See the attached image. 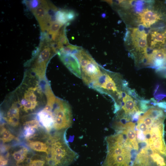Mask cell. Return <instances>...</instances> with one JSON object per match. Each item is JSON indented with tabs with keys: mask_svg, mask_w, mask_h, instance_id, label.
I'll return each instance as SVG.
<instances>
[{
	"mask_svg": "<svg viewBox=\"0 0 166 166\" xmlns=\"http://www.w3.org/2000/svg\"><path fill=\"white\" fill-rule=\"evenodd\" d=\"M29 146L34 151L48 153L49 147L45 143L40 141H32L29 143Z\"/></svg>",
	"mask_w": 166,
	"mask_h": 166,
	"instance_id": "obj_19",
	"label": "cell"
},
{
	"mask_svg": "<svg viewBox=\"0 0 166 166\" xmlns=\"http://www.w3.org/2000/svg\"><path fill=\"white\" fill-rule=\"evenodd\" d=\"M8 163V161L5 159L2 155H0V166H4L6 165Z\"/></svg>",
	"mask_w": 166,
	"mask_h": 166,
	"instance_id": "obj_27",
	"label": "cell"
},
{
	"mask_svg": "<svg viewBox=\"0 0 166 166\" xmlns=\"http://www.w3.org/2000/svg\"><path fill=\"white\" fill-rule=\"evenodd\" d=\"M132 45L136 50L144 53L146 57L147 48V34L144 30L138 28H132L131 33Z\"/></svg>",
	"mask_w": 166,
	"mask_h": 166,
	"instance_id": "obj_7",
	"label": "cell"
},
{
	"mask_svg": "<svg viewBox=\"0 0 166 166\" xmlns=\"http://www.w3.org/2000/svg\"><path fill=\"white\" fill-rule=\"evenodd\" d=\"M38 120L36 119L28 121L25 122L24 124V128L31 127L37 129L40 126Z\"/></svg>",
	"mask_w": 166,
	"mask_h": 166,
	"instance_id": "obj_25",
	"label": "cell"
},
{
	"mask_svg": "<svg viewBox=\"0 0 166 166\" xmlns=\"http://www.w3.org/2000/svg\"><path fill=\"white\" fill-rule=\"evenodd\" d=\"M20 105L18 101L12 104L4 118L5 120L10 125L13 127L17 126L19 124Z\"/></svg>",
	"mask_w": 166,
	"mask_h": 166,
	"instance_id": "obj_11",
	"label": "cell"
},
{
	"mask_svg": "<svg viewBox=\"0 0 166 166\" xmlns=\"http://www.w3.org/2000/svg\"><path fill=\"white\" fill-rule=\"evenodd\" d=\"M81 48V47L69 44L65 46L57 54H72L75 55Z\"/></svg>",
	"mask_w": 166,
	"mask_h": 166,
	"instance_id": "obj_21",
	"label": "cell"
},
{
	"mask_svg": "<svg viewBox=\"0 0 166 166\" xmlns=\"http://www.w3.org/2000/svg\"><path fill=\"white\" fill-rule=\"evenodd\" d=\"M147 63H152L159 69L166 68V49H157L153 50L151 54L148 56Z\"/></svg>",
	"mask_w": 166,
	"mask_h": 166,
	"instance_id": "obj_9",
	"label": "cell"
},
{
	"mask_svg": "<svg viewBox=\"0 0 166 166\" xmlns=\"http://www.w3.org/2000/svg\"><path fill=\"white\" fill-rule=\"evenodd\" d=\"M140 23L144 27L148 28L161 19L159 14L151 10L146 9L138 14Z\"/></svg>",
	"mask_w": 166,
	"mask_h": 166,
	"instance_id": "obj_10",
	"label": "cell"
},
{
	"mask_svg": "<svg viewBox=\"0 0 166 166\" xmlns=\"http://www.w3.org/2000/svg\"><path fill=\"white\" fill-rule=\"evenodd\" d=\"M28 153V150L25 147H22L14 152L13 156L14 159L17 161V164L24 160L26 157Z\"/></svg>",
	"mask_w": 166,
	"mask_h": 166,
	"instance_id": "obj_20",
	"label": "cell"
},
{
	"mask_svg": "<svg viewBox=\"0 0 166 166\" xmlns=\"http://www.w3.org/2000/svg\"><path fill=\"white\" fill-rule=\"evenodd\" d=\"M63 26V25L56 21L51 23L47 32L49 36L51 37V41L53 42L55 41Z\"/></svg>",
	"mask_w": 166,
	"mask_h": 166,
	"instance_id": "obj_18",
	"label": "cell"
},
{
	"mask_svg": "<svg viewBox=\"0 0 166 166\" xmlns=\"http://www.w3.org/2000/svg\"><path fill=\"white\" fill-rule=\"evenodd\" d=\"M116 75L111 74L103 68L101 73L93 82L89 88L101 94L110 96L116 93L118 96L122 92L119 90L117 83Z\"/></svg>",
	"mask_w": 166,
	"mask_h": 166,
	"instance_id": "obj_4",
	"label": "cell"
},
{
	"mask_svg": "<svg viewBox=\"0 0 166 166\" xmlns=\"http://www.w3.org/2000/svg\"><path fill=\"white\" fill-rule=\"evenodd\" d=\"M131 166H152L151 159L146 147L141 148L133 160Z\"/></svg>",
	"mask_w": 166,
	"mask_h": 166,
	"instance_id": "obj_12",
	"label": "cell"
},
{
	"mask_svg": "<svg viewBox=\"0 0 166 166\" xmlns=\"http://www.w3.org/2000/svg\"><path fill=\"white\" fill-rule=\"evenodd\" d=\"M51 51L53 50L50 45L45 46L33 65L32 71L40 79L45 78L47 63L50 58Z\"/></svg>",
	"mask_w": 166,
	"mask_h": 166,
	"instance_id": "obj_6",
	"label": "cell"
},
{
	"mask_svg": "<svg viewBox=\"0 0 166 166\" xmlns=\"http://www.w3.org/2000/svg\"><path fill=\"white\" fill-rule=\"evenodd\" d=\"M126 100L123 102L121 109L124 111L125 114H132L139 111V109L135 101L129 95L126 94Z\"/></svg>",
	"mask_w": 166,
	"mask_h": 166,
	"instance_id": "obj_17",
	"label": "cell"
},
{
	"mask_svg": "<svg viewBox=\"0 0 166 166\" xmlns=\"http://www.w3.org/2000/svg\"><path fill=\"white\" fill-rule=\"evenodd\" d=\"M25 4L31 11L39 6L41 3V0L25 1Z\"/></svg>",
	"mask_w": 166,
	"mask_h": 166,
	"instance_id": "obj_24",
	"label": "cell"
},
{
	"mask_svg": "<svg viewBox=\"0 0 166 166\" xmlns=\"http://www.w3.org/2000/svg\"><path fill=\"white\" fill-rule=\"evenodd\" d=\"M75 55L80 65L81 79L89 87L101 73L103 68L88 52L82 48Z\"/></svg>",
	"mask_w": 166,
	"mask_h": 166,
	"instance_id": "obj_2",
	"label": "cell"
},
{
	"mask_svg": "<svg viewBox=\"0 0 166 166\" xmlns=\"http://www.w3.org/2000/svg\"><path fill=\"white\" fill-rule=\"evenodd\" d=\"M36 128L31 127L24 128V136L27 140L33 137L35 135Z\"/></svg>",
	"mask_w": 166,
	"mask_h": 166,
	"instance_id": "obj_23",
	"label": "cell"
},
{
	"mask_svg": "<svg viewBox=\"0 0 166 166\" xmlns=\"http://www.w3.org/2000/svg\"><path fill=\"white\" fill-rule=\"evenodd\" d=\"M40 122L48 132L53 128L54 120L51 111L43 109L40 111L37 115Z\"/></svg>",
	"mask_w": 166,
	"mask_h": 166,
	"instance_id": "obj_14",
	"label": "cell"
},
{
	"mask_svg": "<svg viewBox=\"0 0 166 166\" xmlns=\"http://www.w3.org/2000/svg\"><path fill=\"white\" fill-rule=\"evenodd\" d=\"M150 45L152 48L160 47L166 43V30L164 32H152L150 36Z\"/></svg>",
	"mask_w": 166,
	"mask_h": 166,
	"instance_id": "obj_15",
	"label": "cell"
},
{
	"mask_svg": "<svg viewBox=\"0 0 166 166\" xmlns=\"http://www.w3.org/2000/svg\"><path fill=\"white\" fill-rule=\"evenodd\" d=\"M30 163L34 164L36 166H43L45 161L41 160H31Z\"/></svg>",
	"mask_w": 166,
	"mask_h": 166,
	"instance_id": "obj_26",
	"label": "cell"
},
{
	"mask_svg": "<svg viewBox=\"0 0 166 166\" xmlns=\"http://www.w3.org/2000/svg\"><path fill=\"white\" fill-rule=\"evenodd\" d=\"M0 135V139L3 143L10 142L15 138V136L4 127L1 128Z\"/></svg>",
	"mask_w": 166,
	"mask_h": 166,
	"instance_id": "obj_22",
	"label": "cell"
},
{
	"mask_svg": "<svg viewBox=\"0 0 166 166\" xmlns=\"http://www.w3.org/2000/svg\"><path fill=\"white\" fill-rule=\"evenodd\" d=\"M28 166H36L34 164L30 163L29 165Z\"/></svg>",
	"mask_w": 166,
	"mask_h": 166,
	"instance_id": "obj_28",
	"label": "cell"
},
{
	"mask_svg": "<svg viewBox=\"0 0 166 166\" xmlns=\"http://www.w3.org/2000/svg\"><path fill=\"white\" fill-rule=\"evenodd\" d=\"M58 10L52 4L41 0L40 5L31 11L38 21L42 31H47L51 23L55 21V16L49 13L52 10Z\"/></svg>",
	"mask_w": 166,
	"mask_h": 166,
	"instance_id": "obj_5",
	"label": "cell"
},
{
	"mask_svg": "<svg viewBox=\"0 0 166 166\" xmlns=\"http://www.w3.org/2000/svg\"><path fill=\"white\" fill-rule=\"evenodd\" d=\"M77 16V14L73 10H58L55 14V21L64 25L73 20Z\"/></svg>",
	"mask_w": 166,
	"mask_h": 166,
	"instance_id": "obj_13",
	"label": "cell"
},
{
	"mask_svg": "<svg viewBox=\"0 0 166 166\" xmlns=\"http://www.w3.org/2000/svg\"><path fill=\"white\" fill-rule=\"evenodd\" d=\"M61 61L70 71L81 79L80 65L77 57L72 54H58Z\"/></svg>",
	"mask_w": 166,
	"mask_h": 166,
	"instance_id": "obj_8",
	"label": "cell"
},
{
	"mask_svg": "<svg viewBox=\"0 0 166 166\" xmlns=\"http://www.w3.org/2000/svg\"><path fill=\"white\" fill-rule=\"evenodd\" d=\"M105 140L106 155L101 166H131L137 153L132 152L134 150L124 134L116 132Z\"/></svg>",
	"mask_w": 166,
	"mask_h": 166,
	"instance_id": "obj_1",
	"label": "cell"
},
{
	"mask_svg": "<svg viewBox=\"0 0 166 166\" xmlns=\"http://www.w3.org/2000/svg\"><path fill=\"white\" fill-rule=\"evenodd\" d=\"M51 111L54 120L53 128L56 131H62L71 126L73 122L72 110L67 101L56 97Z\"/></svg>",
	"mask_w": 166,
	"mask_h": 166,
	"instance_id": "obj_3",
	"label": "cell"
},
{
	"mask_svg": "<svg viewBox=\"0 0 166 166\" xmlns=\"http://www.w3.org/2000/svg\"><path fill=\"white\" fill-rule=\"evenodd\" d=\"M146 147L151 159L152 166H166V156L153 152L149 146Z\"/></svg>",
	"mask_w": 166,
	"mask_h": 166,
	"instance_id": "obj_16",
	"label": "cell"
}]
</instances>
